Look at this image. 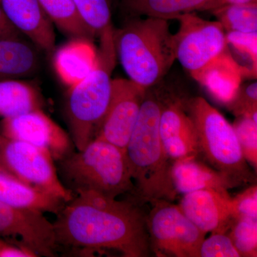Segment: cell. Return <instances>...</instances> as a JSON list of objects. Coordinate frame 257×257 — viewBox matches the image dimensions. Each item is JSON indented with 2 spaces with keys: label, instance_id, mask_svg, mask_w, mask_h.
Masks as SVG:
<instances>
[{
  "label": "cell",
  "instance_id": "11",
  "mask_svg": "<svg viewBox=\"0 0 257 257\" xmlns=\"http://www.w3.org/2000/svg\"><path fill=\"white\" fill-rule=\"evenodd\" d=\"M147 90L130 79H112L110 104L95 139L125 152Z\"/></svg>",
  "mask_w": 257,
  "mask_h": 257
},
{
  "label": "cell",
  "instance_id": "15",
  "mask_svg": "<svg viewBox=\"0 0 257 257\" xmlns=\"http://www.w3.org/2000/svg\"><path fill=\"white\" fill-rule=\"evenodd\" d=\"M160 134L166 155L172 162L201 154L194 122L179 103L162 104Z\"/></svg>",
  "mask_w": 257,
  "mask_h": 257
},
{
  "label": "cell",
  "instance_id": "19",
  "mask_svg": "<svg viewBox=\"0 0 257 257\" xmlns=\"http://www.w3.org/2000/svg\"><path fill=\"white\" fill-rule=\"evenodd\" d=\"M96 57L97 51L90 40L73 38L56 51L54 67L61 80L70 88L92 72Z\"/></svg>",
  "mask_w": 257,
  "mask_h": 257
},
{
  "label": "cell",
  "instance_id": "35",
  "mask_svg": "<svg viewBox=\"0 0 257 257\" xmlns=\"http://www.w3.org/2000/svg\"><path fill=\"white\" fill-rule=\"evenodd\" d=\"M0 37H7V36H3V35H0Z\"/></svg>",
  "mask_w": 257,
  "mask_h": 257
},
{
  "label": "cell",
  "instance_id": "24",
  "mask_svg": "<svg viewBox=\"0 0 257 257\" xmlns=\"http://www.w3.org/2000/svg\"><path fill=\"white\" fill-rule=\"evenodd\" d=\"M225 32H257V3L230 5L212 10Z\"/></svg>",
  "mask_w": 257,
  "mask_h": 257
},
{
  "label": "cell",
  "instance_id": "10",
  "mask_svg": "<svg viewBox=\"0 0 257 257\" xmlns=\"http://www.w3.org/2000/svg\"><path fill=\"white\" fill-rule=\"evenodd\" d=\"M0 134L25 142L50 153L58 162L76 150L72 138L42 109L5 118L0 121Z\"/></svg>",
  "mask_w": 257,
  "mask_h": 257
},
{
  "label": "cell",
  "instance_id": "2",
  "mask_svg": "<svg viewBox=\"0 0 257 257\" xmlns=\"http://www.w3.org/2000/svg\"><path fill=\"white\" fill-rule=\"evenodd\" d=\"M162 105L151 88L147 89L125 150L135 190L144 202L173 200L177 194L171 178L172 163L161 141Z\"/></svg>",
  "mask_w": 257,
  "mask_h": 257
},
{
  "label": "cell",
  "instance_id": "16",
  "mask_svg": "<svg viewBox=\"0 0 257 257\" xmlns=\"http://www.w3.org/2000/svg\"><path fill=\"white\" fill-rule=\"evenodd\" d=\"M198 157H189L173 162L171 178L176 193L188 194L203 189H212L223 194L239 184L220 172L211 168Z\"/></svg>",
  "mask_w": 257,
  "mask_h": 257
},
{
  "label": "cell",
  "instance_id": "34",
  "mask_svg": "<svg viewBox=\"0 0 257 257\" xmlns=\"http://www.w3.org/2000/svg\"><path fill=\"white\" fill-rule=\"evenodd\" d=\"M251 3H256V0H211L205 10H212L226 5L247 4Z\"/></svg>",
  "mask_w": 257,
  "mask_h": 257
},
{
  "label": "cell",
  "instance_id": "33",
  "mask_svg": "<svg viewBox=\"0 0 257 257\" xmlns=\"http://www.w3.org/2000/svg\"><path fill=\"white\" fill-rule=\"evenodd\" d=\"M0 35L3 36H21L20 33L5 18L0 7Z\"/></svg>",
  "mask_w": 257,
  "mask_h": 257
},
{
  "label": "cell",
  "instance_id": "30",
  "mask_svg": "<svg viewBox=\"0 0 257 257\" xmlns=\"http://www.w3.org/2000/svg\"><path fill=\"white\" fill-rule=\"evenodd\" d=\"M233 219H251L257 220V187L251 186L234 198L231 197Z\"/></svg>",
  "mask_w": 257,
  "mask_h": 257
},
{
  "label": "cell",
  "instance_id": "14",
  "mask_svg": "<svg viewBox=\"0 0 257 257\" xmlns=\"http://www.w3.org/2000/svg\"><path fill=\"white\" fill-rule=\"evenodd\" d=\"M0 7L10 25L46 53L55 48L53 23L38 0H0Z\"/></svg>",
  "mask_w": 257,
  "mask_h": 257
},
{
  "label": "cell",
  "instance_id": "8",
  "mask_svg": "<svg viewBox=\"0 0 257 257\" xmlns=\"http://www.w3.org/2000/svg\"><path fill=\"white\" fill-rule=\"evenodd\" d=\"M152 203L154 207L146 221L155 252L162 256L200 257L206 233L189 220L179 205L165 199Z\"/></svg>",
  "mask_w": 257,
  "mask_h": 257
},
{
  "label": "cell",
  "instance_id": "31",
  "mask_svg": "<svg viewBox=\"0 0 257 257\" xmlns=\"http://www.w3.org/2000/svg\"><path fill=\"white\" fill-rule=\"evenodd\" d=\"M257 83L248 84L239 92L230 107L236 116H248L257 122Z\"/></svg>",
  "mask_w": 257,
  "mask_h": 257
},
{
  "label": "cell",
  "instance_id": "22",
  "mask_svg": "<svg viewBox=\"0 0 257 257\" xmlns=\"http://www.w3.org/2000/svg\"><path fill=\"white\" fill-rule=\"evenodd\" d=\"M211 0H124V8L135 16L173 20L195 10H205Z\"/></svg>",
  "mask_w": 257,
  "mask_h": 257
},
{
  "label": "cell",
  "instance_id": "18",
  "mask_svg": "<svg viewBox=\"0 0 257 257\" xmlns=\"http://www.w3.org/2000/svg\"><path fill=\"white\" fill-rule=\"evenodd\" d=\"M0 201L14 206L57 215L64 207L60 198L20 180L0 165Z\"/></svg>",
  "mask_w": 257,
  "mask_h": 257
},
{
  "label": "cell",
  "instance_id": "27",
  "mask_svg": "<svg viewBox=\"0 0 257 257\" xmlns=\"http://www.w3.org/2000/svg\"><path fill=\"white\" fill-rule=\"evenodd\" d=\"M243 156L256 170L257 122L248 116H238L232 124Z\"/></svg>",
  "mask_w": 257,
  "mask_h": 257
},
{
  "label": "cell",
  "instance_id": "17",
  "mask_svg": "<svg viewBox=\"0 0 257 257\" xmlns=\"http://www.w3.org/2000/svg\"><path fill=\"white\" fill-rule=\"evenodd\" d=\"M245 72L226 50L192 77L216 101L229 106L239 92Z\"/></svg>",
  "mask_w": 257,
  "mask_h": 257
},
{
  "label": "cell",
  "instance_id": "21",
  "mask_svg": "<svg viewBox=\"0 0 257 257\" xmlns=\"http://www.w3.org/2000/svg\"><path fill=\"white\" fill-rule=\"evenodd\" d=\"M41 93L35 85L23 79L0 80V118L12 117L42 109Z\"/></svg>",
  "mask_w": 257,
  "mask_h": 257
},
{
  "label": "cell",
  "instance_id": "26",
  "mask_svg": "<svg viewBox=\"0 0 257 257\" xmlns=\"http://www.w3.org/2000/svg\"><path fill=\"white\" fill-rule=\"evenodd\" d=\"M228 231L227 235L239 251L240 256H257L256 219H234Z\"/></svg>",
  "mask_w": 257,
  "mask_h": 257
},
{
  "label": "cell",
  "instance_id": "23",
  "mask_svg": "<svg viewBox=\"0 0 257 257\" xmlns=\"http://www.w3.org/2000/svg\"><path fill=\"white\" fill-rule=\"evenodd\" d=\"M42 8L61 31L73 38H94L79 18L72 0H38Z\"/></svg>",
  "mask_w": 257,
  "mask_h": 257
},
{
  "label": "cell",
  "instance_id": "6",
  "mask_svg": "<svg viewBox=\"0 0 257 257\" xmlns=\"http://www.w3.org/2000/svg\"><path fill=\"white\" fill-rule=\"evenodd\" d=\"M188 107L197 132L200 153L215 170L239 185L252 182V174L243 156L232 125L201 96L191 99Z\"/></svg>",
  "mask_w": 257,
  "mask_h": 257
},
{
  "label": "cell",
  "instance_id": "13",
  "mask_svg": "<svg viewBox=\"0 0 257 257\" xmlns=\"http://www.w3.org/2000/svg\"><path fill=\"white\" fill-rule=\"evenodd\" d=\"M231 197L212 189L184 194L179 207L204 233H226L232 224Z\"/></svg>",
  "mask_w": 257,
  "mask_h": 257
},
{
  "label": "cell",
  "instance_id": "32",
  "mask_svg": "<svg viewBox=\"0 0 257 257\" xmlns=\"http://www.w3.org/2000/svg\"><path fill=\"white\" fill-rule=\"evenodd\" d=\"M32 251L0 237V257H35Z\"/></svg>",
  "mask_w": 257,
  "mask_h": 257
},
{
  "label": "cell",
  "instance_id": "29",
  "mask_svg": "<svg viewBox=\"0 0 257 257\" xmlns=\"http://www.w3.org/2000/svg\"><path fill=\"white\" fill-rule=\"evenodd\" d=\"M226 233H213L201 245L200 257H240Z\"/></svg>",
  "mask_w": 257,
  "mask_h": 257
},
{
  "label": "cell",
  "instance_id": "3",
  "mask_svg": "<svg viewBox=\"0 0 257 257\" xmlns=\"http://www.w3.org/2000/svg\"><path fill=\"white\" fill-rule=\"evenodd\" d=\"M114 41L128 79L146 89L160 82L176 60L175 37L165 19L131 20L114 30Z\"/></svg>",
  "mask_w": 257,
  "mask_h": 257
},
{
  "label": "cell",
  "instance_id": "20",
  "mask_svg": "<svg viewBox=\"0 0 257 257\" xmlns=\"http://www.w3.org/2000/svg\"><path fill=\"white\" fill-rule=\"evenodd\" d=\"M40 67L37 47L20 36L0 37V80L23 79Z\"/></svg>",
  "mask_w": 257,
  "mask_h": 257
},
{
  "label": "cell",
  "instance_id": "4",
  "mask_svg": "<svg viewBox=\"0 0 257 257\" xmlns=\"http://www.w3.org/2000/svg\"><path fill=\"white\" fill-rule=\"evenodd\" d=\"M57 162V174L74 195L94 192L116 199L135 190L126 153L114 145L94 139Z\"/></svg>",
  "mask_w": 257,
  "mask_h": 257
},
{
  "label": "cell",
  "instance_id": "5",
  "mask_svg": "<svg viewBox=\"0 0 257 257\" xmlns=\"http://www.w3.org/2000/svg\"><path fill=\"white\" fill-rule=\"evenodd\" d=\"M112 26L99 36L96 63L85 78L70 87L67 98V120L71 138L77 150L94 140L110 104L112 79L116 64Z\"/></svg>",
  "mask_w": 257,
  "mask_h": 257
},
{
  "label": "cell",
  "instance_id": "12",
  "mask_svg": "<svg viewBox=\"0 0 257 257\" xmlns=\"http://www.w3.org/2000/svg\"><path fill=\"white\" fill-rule=\"evenodd\" d=\"M0 236L19 238L20 244L37 256L55 257L59 247L53 223L40 211L0 201Z\"/></svg>",
  "mask_w": 257,
  "mask_h": 257
},
{
  "label": "cell",
  "instance_id": "9",
  "mask_svg": "<svg viewBox=\"0 0 257 257\" xmlns=\"http://www.w3.org/2000/svg\"><path fill=\"white\" fill-rule=\"evenodd\" d=\"M176 20L180 25L174 35L176 60L192 77L227 50L226 32L219 22L204 20L192 13Z\"/></svg>",
  "mask_w": 257,
  "mask_h": 257
},
{
  "label": "cell",
  "instance_id": "25",
  "mask_svg": "<svg viewBox=\"0 0 257 257\" xmlns=\"http://www.w3.org/2000/svg\"><path fill=\"white\" fill-rule=\"evenodd\" d=\"M79 18L92 32L99 37L111 25V13L108 0H72Z\"/></svg>",
  "mask_w": 257,
  "mask_h": 257
},
{
  "label": "cell",
  "instance_id": "1",
  "mask_svg": "<svg viewBox=\"0 0 257 257\" xmlns=\"http://www.w3.org/2000/svg\"><path fill=\"white\" fill-rule=\"evenodd\" d=\"M56 216L53 226L59 248L116 250L125 257L150 254L147 221L135 203L81 193Z\"/></svg>",
  "mask_w": 257,
  "mask_h": 257
},
{
  "label": "cell",
  "instance_id": "28",
  "mask_svg": "<svg viewBox=\"0 0 257 257\" xmlns=\"http://www.w3.org/2000/svg\"><path fill=\"white\" fill-rule=\"evenodd\" d=\"M226 37L227 45H231L243 58L249 60L256 73L257 32H227Z\"/></svg>",
  "mask_w": 257,
  "mask_h": 257
},
{
  "label": "cell",
  "instance_id": "7",
  "mask_svg": "<svg viewBox=\"0 0 257 257\" xmlns=\"http://www.w3.org/2000/svg\"><path fill=\"white\" fill-rule=\"evenodd\" d=\"M0 165L25 183L64 202L74 197L59 178L55 160L41 148L0 134Z\"/></svg>",
  "mask_w": 257,
  "mask_h": 257
}]
</instances>
